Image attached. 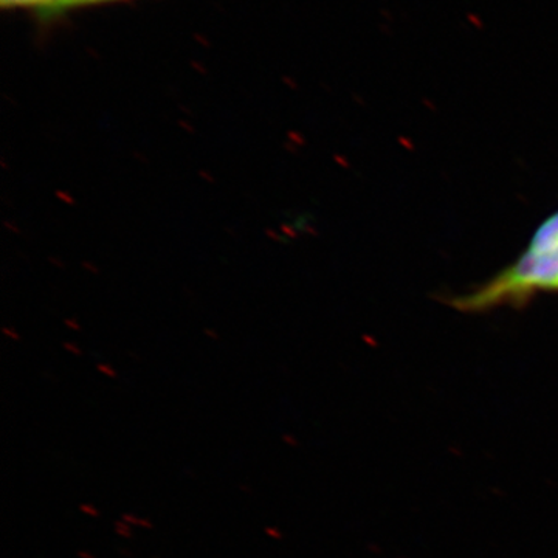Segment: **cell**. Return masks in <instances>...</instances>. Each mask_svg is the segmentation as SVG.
I'll list each match as a JSON object with an SVG mask.
<instances>
[{
  "label": "cell",
  "mask_w": 558,
  "mask_h": 558,
  "mask_svg": "<svg viewBox=\"0 0 558 558\" xmlns=\"http://www.w3.org/2000/svg\"><path fill=\"white\" fill-rule=\"evenodd\" d=\"M64 0H0L3 10L32 11L40 21H53L61 17Z\"/></svg>",
  "instance_id": "cell-2"
},
{
  "label": "cell",
  "mask_w": 558,
  "mask_h": 558,
  "mask_svg": "<svg viewBox=\"0 0 558 558\" xmlns=\"http://www.w3.org/2000/svg\"><path fill=\"white\" fill-rule=\"evenodd\" d=\"M124 2V0H64L61 9V16L81 9H90V7L108 5V3Z\"/></svg>",
  "instance_id": "cell-3"
},
{
  "label": "cell",
  "mask_w": 558,
  "mask_h": 558,
  "mask_svg": "<svg viewBox=\"0 0 558 558\" xmlns=\"http://www.w3.org/2000/svg\"><path fill=\"white\" fill-rule=\"evenodd\" d=\"M558 293V209L543 220L526 247L505 269L447 304L461 314L521 310L539 295Z\"/></svg>",
  "instance_id": "cell-1"
}]
</instances>
